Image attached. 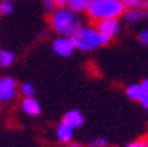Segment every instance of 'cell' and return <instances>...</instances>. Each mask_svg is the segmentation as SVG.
I'll return each instance as SVG.
<instances>
[{
	"label": "cell",
	"mask_w": 148,
	"mask_h": 147,
	"mask_svg": "<svg viewBox=\"0 0 148 147\" xmlns=\"http://www.w3.org/2000/svg\"><path fill=\"white\" fill-rule=\"evenodd\" d=\"M50 24L60 37H73L75 32L81 28V18L78 12L72 10L68 6H63L54 9Z\"/></svg>",
	"instance_id": "cell-1"
},
{
	"label": "cell",
	"mask_w": 148,
	"mask_h": 147,
	"mask_svg": "<svg viewBox=\"0 0 148 147\" xmlns=\"http://www.w3.org/2000/svg\"><path fill=\"white\" fill-rule=\"evenodd\" d=\"M72 40H73V44H75V47L78 50L90 52V50H94V49H98V47H101L104 44H107L110 41V37L100 32L98 28L81 27L75 32Z\"/></svg>",
	"instance_id": "cell-2"
},
{
	"label": "cell",
	"mask_w": 148,
	"mask_h": 147,
	"mask_svg": "<svg viewBox=\"0 0 148 147\" xmlns=\"http://www.w3.org/2000/svg\"><path fill=\"white\" fill-rule=\"evenodd\" d=\"M125 6L122 0H91V3L87 9V13L95 22L101 19H112L123 16Z\"/></svg>",
	"instance_id": "cell-3"
},
{
	"label": "cell",
	"mask_w": 148,
	"mask_h": 147,
	"mask_svg": "<svg viewBox=\"0 0 148 147\" xmlns=\"http://www.w3.org/2000/svg\"><path fill=\"white\" fill-rule=\"evenodd\" d=\"M16 82L10 77H5L0 79V103L3 101H10L16 96Z\"/></svg>",
	"instance_id": "cell-4"
},
{
	"label": "cell",
	"mask_w": 148,
	"mask_h": 147,
	"mask_svg": "<svg viewBox=\"0 0 148 147\" xmlns=\"http://www.w3.org/2000/svg\"><path fill=\"white\" fill-rule=\"evenodd\" d=\"M75 44H73V40L72 37H59L53 41V50L54 53H57L59 56L63 57H68L73 53L75 50Z\"/></svg>",
	"instance_id": "cell-5"
},
{
	"label": "cell",
	"mask_w": 148,
	"mask_h": 147,
	"mask_svg": "<svg viewBox=\"0 0 148 147\" xmlns=\"http://www.w3.org/2000/svg\"><path fill=\"white\" fill-rule=\"evenodd\" d=\"M97 28L100 32H103L107 37H114L120 32V22L117 18H112V19H101L97 21Z\"/></svg>",
	"instance_id": "cell-6"
},
{
	"label": "cell",
	"mask_w": 148,
	"mask_h": 147,
	"mask_svg": "<svg viewBox=\"0 0 148 147\" xmlns=\"http://www.w3.org/2000/svg\"><path fill=\"white\" fill-rule=\"evenodd\" d=\"M73 133H75V128H72L71 125H68L65 121H63L57 125L56 137L60 143H71L72 138H73Z\"/></svg>",
	"instance_id": "cell-7"
},
{
	"label": "cell",
	"mask_w": 148,
	"mask_h": 147,
	"mask_svg": "<svg viewBox=\"0 0 148 147\" xmlns=\"http://www.w3.org/2000/svg\"><path fill=\"white\" fill-rule=\"evenodd\" d=\"M147 16H148V13H147V10L144 8L128 9V10H125V13H123V19L128 24H138V22H141L142 19H145Z\"/></svg>",
	"instance_id": "cell-8"
},
{
	"label": "cell",
	"mask_w": 148,
	"mask_h": 147,
	"mask_svg": "<svg viewBox=\"0 0 148 147\" xmlns=\"http://www.w3.org/2000/svg\"><path fill=\"white\" fill-rule=\"evenodd\" d=\"M22 110L29 115V116H38L41 113V106L37 99L34 97H24V101H22Z\"/></svg>",
	"instance_id": "cell-9"
},
{
	"label": "cell",
	"mask_w": 148,
	"mask_h": 147,
	"mask_svg": "<svg viewBox=\"0 0 148 147\" xmlns=\"http://www.w3.org/2000/svg\"><path fill=\"white\" fill-rule=\"evenodd\" d=\"M63 121H65L68 125H71L72 128H79V127L84 125V116L76 109H72V110L66 112L65 116H63Z\"/></svg>",
	"instance_id": "cell-10"
},
{
	"label": "cell",
	"mask_w": 148,
	"mask_h": 147,
	"mask_svg": "<svg viewBox=\"0 0 148 147\" xmlns=\"http://www.w3.org/2000/svg\"><path fill=\"white\" fill-rule=\"evenodd\" d=\"M144 94H145V90H144L142 84H132V86H129L128 88H126V96H128L131 100L141 101Z\"/></svg>",
	"instance_id": "cell-11"
},
{
	"label": "cell",
	"mask_w": 148,
	"mask_h": 147,
	"mask_svg": "<svg viewBox=\"0 0 148 147\" xmlns=\"http://www.w3.org/2000/svg\"><path fill=\"white\" fill-rule=\"evenodd\" d=\"M90 3H91V0H68L66 6L79 13V12H87Z\"/></svg>",
	"instance_id": "cell-12"
},
{
	"label": "cell",
	"mask_w": 148,
	"mask_h": 147,
	"mask_svg": "<svg viewBox=\"0 0 148 147\" xmlns=\"http://www.w3.org/2000/svg\"><path fill=\"white\" fill-rule=\"evenodd\" d=\"M15 62V55L9 50H0V66L2 68H9Z\"/></svg>",
	"instance_id": "cell-13"
},
{
	"label": "cell",
	"mask_w": 148,
	"mask_h": 147,
	"mask_svg": "<svg viewBox=\"0 0 148 147\" xmlns=\"http://www.w3.org/2000/svg\"><path fill=\"white\" fill-rule=\"evenodd\" d=\"M144 2L145 0H122V3L125 6V9H138V8H144Z\"/></svg>",
	"instance_id": "cell-14"
},
{
	"label": "cell",
	"mask_w": 148,
	"mask_h": 147,
	"mask_svg": "<svg viewBox=\"0 0 148 147\" xmlns=\"http://www.w3.org/2000/svg\"><path fill=\"white\" fill-rule=\"evenodd\" d=\"M34 93H35V88L31 82H24L21 86V94L24 97H34Z\"/></svg>",
	"instance_id": "cell-15"
},
{
	"label": "cell",
	"mask_w": 148,
	"mask_h": 147,
	"mask_svg": "<svg viewBox=\"0 0 148 147\" xmlns=\"http://www.w3.org/2000/svg\"><path fill=\"white\" fill-rule=\"evenodd\" d=\"M13 10V6L9 0H2L0 2V15H9Z\"/></svg>",
	"instance_id": "cell-16"
},
{
	"label": "cell",
	"mask_w": 148,
	"mask_h": 147,
	"mask_svg": "<svg viewBox=\"0 0 148 147\" xmlns=\"http://www.w3.org/2000/svg\"><path fill=\"white\" fill-rule=\"evenodd\" d=\"M90 147H109V140L107 138H103V137L94 138V140H91Z\"/></svg>",
	"instance_id": "cell-17"
},
{
	"label": "cell",
	"mask_w": 148,
	"mask_h": 147,
	"mask_svg": "<svg viewBox=\"0 0 148 147\" xmlns=\"http://www.w3.org/2000/svg\"><path fill=\"white\" fill-rule=\"evenodd\" d=\"M125 147H148V138H141V140L132 141L129 144H126Z\"/></svg>",
	"instance_id": "cell-18"
},
{
	"label": "cell",
	"mask_w": 148,
	"mask_h": 147,
	"mask_svg": "<svg viewBox=\"0 0 148 147\" xmlns=\"http://www.w3.org/2000/svg\"><path fill=\"white\" fill-rule=\"evenodd\" d=\"M41 2H43V6H44V9H46L47 13H53V12H54L56 6H54L53 0H41Z\"/></svg>",
	"instance_id": "cell-19"
},
{
	"label": "cell",
	"mask_w": 148,
	"mask_h": 147,
	"mask_svg": "<svg viewBox=\"0 0 148 147\" xmlns=\"http://www.w3.org/2000/svg\"><path fill=\"white\" fill-rule=\"evenodd\" d=\"M139 41L144 46H148V28H145L144 31H141L139 34Z\"/></svg>",
	"instance_id": "cell-20"
},
{
	"label": "cell",
	"mask_w": 148,
	"mask_h": 147,
	"mask_svg": "<svg viewBox=\"0 0 148 147\" xmlns=\"http://www.w3.org/2000/svg\"><path fill=\"white\" fill-rule=\"evenodd\" d=\"M53 2H54L56 8H63V6L68 5V0H53Z\"/></svg>",
	"instance_id": "cell-21"
},
{
	"label": "cell",
	"mask_w": 148,
	"mask_h": 147,
	"mask_svg": "<svg viewBox=\"0 0 148 147\" xmlns=\"http://www.w3.org/2000/svg\"><path fill=\"white\" fill-rule=\"evenodd\" d=\"M141 104L144 106V109L148 112V94H144V97L141 99Z\"/></svg>",
	"instance_id": "cell-22"
},
{
	"label": "cell",
	"mask_w": 148,
	"mask_h": 147,
	"mask_svg": "<svg viewBox=\"0 0 148 147\" xmlns=\"http://www.w3.org/2000/svg\"><path fill=\"white\" fill-rule=\"evenodd\" d=\"M142 86H144L145 94H148V78H147V79H144V82H142Z\"/></svg>",
	"instance_id": "cell-23"
},
{
	"label": "cell",
	"mask_w": 148,
	"mask_h": 147,
	"mask_svg": "<svg viewBox=\"0 0 148 147\" xmlns=\"http://www.w3.org/2000/svg\"><path fill=\"white\" fill-rule=\"evenodd\" d=\"M69 147H85V146H82V144H79V143H71Z\"/></svg>",
	"instance_id": "cell-24"
},
{
	"label": "cell",
	"mask_w": 148,
	"mask_h": 147,
	"mask_svg": "<svg viewBox=\"0 0 148 147\" xmlns=\"http://www.w3.org/2000/svg\"><path fill=\"white\" fill-rule=\"evenodd\" d=\"M144 9H145L147 13H148V0H145V2H144Z\"/></svg>",
	"instance_id": "cell-25"
}]
</instances>
